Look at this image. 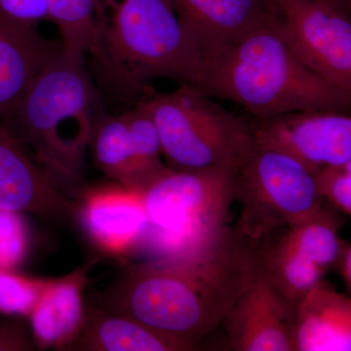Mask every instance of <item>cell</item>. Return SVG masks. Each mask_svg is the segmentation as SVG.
I'll use <instances>...</instances> for the list:
<instances>
[{"instance_id": "1", "label": "cell", "mask_w": 351, "mask_h": 351, "mask_svg": "<svg viewBox=\"0 0 351 351\" xmlns=\"http://www.w3.org/2000/svg\"><path fill=\"white\" fill-rule=\"evenodd\" d=\"M257 248L235 228L159 260L129 265L94 306L127 316L191 350L216 331L258 276Z\"/></svg>"}, {"instance_id": "2", "label": "cell", "mask_w": 351, "mask_h": 351, "mask_svg": "<svg viewBox=\"0 0 351 351\" xmlns=\"http://www.w3.org/2000/svg\"><path fill=\"white\" fill-rule=\"evenodd\" d=\"M85 53L64 47L41 69L17 107L1 120L66 197L87 191L85 160L101 95Z\"/></svg>"}, {"instance_id": "3", "label": "cell", "mask_w": 351, "mask_h": 351, "mask_svg": "<svg viewBox=\"0 0 351 351\" xmlns=\"http://www.w3.org/2000/svg\"><path fill=\"white\" fill-rule=\"evenodd\" d=\"M193 87L241 106L256 119L306 110L348 112L351 104V91L328 82L295 57L278 15L205 66Z\"/></svg>"}, {"instance_id": "4", "label": "cell", "mask_w": 351, "mask_h": 351, "mask_svg": "<svg viewBox=\"0 0 351 351\" xmlns=\"http://www.w3.org/2000/svg\"><path fill=\"white\" fill-rule=\"evenodd\" d=\"M99 20L94 55L99 82L130 99L156 78L195 86L204 63L189 43L171 0H112Z\"/></svg>"}, {"instance_id": "5", "label": "cell", "mask_w": 351, "mask_h": 351, "mask_svg": "<svg viewBox=\"0 0 351 351\" xmlns=\"http://www.w3.org/2000/svg\"><path fill=\"white\" fill-rule=\"evenodd\" d=\"M170 169H237L255 147L243 119L189 84L145 99Z\"/></svg>"}, {"instance_id": "6", "label": "cell", "mask_w": 351, "mask_h": 351, "mask_svg": "<svg viewBox=\"0 0 351 351\" xmlns=\"http://www.w3.org/2000/svg\"><path fill=\"white\" fill-rule=\"evenodd\" d=\"M234 193L242 206L235 228L257 249L330 208L313 173L287 154L257 145L234 169Z\"/></svg>"}, {"instance_id": "7", "label": "cell", "mask_w": 351, "mask_h": 351, "mask_svg": "<svg viewBox=\"0 0 351 351\" xmlns=\"http://www.w3.org/2000/svg\"><path fill=\"white\" fill-rule=\"evenodd\" d=\"M154 241L167 255L191 250L226 226L234 169H169L142 195Z\"/></svg>"}, {"instance_id": "8", "label": "cell", "mask_w": 351, "mask_h": 351, "mask_svg": "<svg viewBox=\"0 0 351 351\" xmlns=\"http://www.w3.org/2000/svg\"><path fill=\"white\" fill-rule=\"evenodd\" d=\"M295 57L328 82L351 91L350 11L319 0H271Z\"/></svg>"}, {"instance_id": "9", "label": "cell", "mask_w": 351, "mask_h": 351, "mask_svg": "<svg viewBox=\"0 0 351 351\" xmlns=\"http://www.w3.org/2000/svg\"><path fill=\"white\" fill-rule=\"evenodd\" d=\"M250 129L256 145L287 154L313 175L327 166L351 163V117L348 112L283 113L257 119Z\"/></svg>"}, {"instance_id": "10", "label": "cell", "mask_w": 351, "mask_h": 351, "mask_svg": "<svg viewBox=\"0 0 351 351\" xmlns=\"http://www.w3.org/2000/svg\"><path fill=\"white\" fill-rule=\"evenodd\" d=\"M186 38L205 66L218 59L277 11L271 0H171Z\"/></svg>"}, {"instance_id": "11", "label": "cell", "mask_w": 351, "mask_h": 351, "mask_svg": "<svg viewBox=\"0 0 351 351\" xmlns=\"http://www.w3.org/2000/svg\"><path fill=\"white\" fill-rule=\"evenodd\" d=\"M295 304L258 272L221 323L228 350L295 351Z\"/></svg>"}, {"instance_id": "12", "label": "cell", "mask_w": 351, "mask_h": 351, "mask_svg": "<svg viewBox=\"0 0 351 351\" xmlns=\"http://www.w3.org/2000/svg\"><path fill=\"white\" fill-rule=\"evenodd\" d=\"M75 207L0 120V208L60 219L75 215Z\"/></svg>"}, {"instance_id": "13", "label": "cell", "mask_w": 351, "mask_h": 351, "mask_svg": "<svg viewBox=\"0 0 351 351\" xmlns=\"http://www.w3.org/2000/svg\"><path fill=\"white\" fill-rule=\"evenodd\" d=\"M63 48L0 11V120L13 112L41 69Z\"/></svg>"}, {"instance_id": "14", "label": "cell", "mask_w": 351, "mask_h": 351, "mask_svg": "<svg viewBox=\"0 0 351 351\" xmlns=\"http://www.w3.org/2000/svg\"><path fill=\"white\" fill-rule=\"evenodd\" d=\"M82 218L95 243L113 255L125 254L149 232L142 195L119 189L85 191Z\"/></svg>"}, {"instance_id": "15", "label": "cell", "mask_w": 351, "mask_h": 351, "mask_svg": "<svg viewBox=\"0 0 351 351\" xmlns=\"http://www.w3.org/2000/svg\"><path fill=\"white\" fill-rule=\"evenodd\" d=\"M88 267L62 278L48 279L38 304L29 314V326L38 350H64L71 345L84 318L83 289Z\"/></svg>"}, {"instance_id": "16", "label": "cell", "mask_w": 351, "mask_h": 351, "mask_svg": "<svg viewBox=\"0 0 351 351\" xmlns=\"http://www.w3.org/2000/svg\"><path fill=\"white\" fill-rule=\"evenodd\" d=\"M295 351L351 350V301L324 281L295 306Z\"/></svg>"}, {"instance_id": "17", "label": "cell", "mask_w": 351, "mask_h": 351, "mask_svg": "<svg viewBox=\"0 0 351 351\" xmlns=\"http://www.w3.org/2000/svg\"><path fill=\"white\" fill-rule=\"evenodd\" d=\"M186 351V343L138 321L96 306L85 308L82 328L64 351Z\"/></svg>"}, {"instance_id": "18", "label": "cell", "mask_w": 351, "mask_h": 351, "mask_svg": "<svg viewBox=\"0 0 351 351\" xmlns=\"http://www.w3.org/2000/svg\"><path fill=\"white\" fill-rule=\"evenodd\" d=\"M261 276L297 306L326 270L274 239L257 249Z\"/></svg>"}, {"instance_id": "19", "label": "cell", "mask_w": 351, "mask_h": 351, "mask_svg": "<svg viewBox=\"0 0 351 351\" xmlns=\"http://www.w3.org/2000/svg\"><path fill=\"white\" fill-rule=\"evenodd\" d=\"M89 149L95 166L101 173L136 193L130 136L124 113L110 115L104 108L97 113Z\"/></svg>"}, {"instance_id": "20", "label": "cell", "mask_w": 351, "mask_h": 351, "mask_svg": "<svg viewBox=\"0 0 351 351\" xmlns=\"http://www.w3.org/2000/svg\"><path fill=\"white\" fill-rule=\"evenodd\" d=\"M124 117L130 136L135 191L143 195L170 168L161 160L160 138L145 99Z\"/></svg>"}, {"instance_id": "21", "label": "cell", "mask_w": 351, "mask_h": 351, "mask_svg": "<svg viewBox=\"0 0 351 351\" xmlns=\"http://www.w3.org/2000/svg\"><path fill=\"white\" fill-rule=\"evenodd\" d=\"M50 21L61 34L64 47L92 57L99 46V20L105 13L104 0H47Z\"/></svg>"}, {"instance_id": "22", "label": "cell", "mask_w": 351, "mask_h": 351, "mask_svg": "<svg viewBox=\"0 0 351 351\" xmlns=\"http://www.w3.org/2000/svg\"><path fill=\"white\" fill-rule=\"evenodd\" d=\"M47 283L16 270L0 269V315L29 317Z\"/></svg>"}, {"instance_id": "23", "label": "cell", "mask_w": 351, "mask_h": 351, "mask_svg": "<svg viewBox=\"0 0 351 351\" xmlns=\"http://www.w3.org/2000/svg\"><path fill=\"white\" fill-rule=\"evenodd\" d=\"M23 215L0 208V269H17L29 254L31 232Z\"/></svg>"}, {"instance_id": "24", "label": "cell", "mask_w": 351, "mask_h": 351, "mask_svg": "<svg viewBox=\"0 0 351 351\" xmlns=\"http://www.w3.org/2000/svg\"><path fill=\"white\" fill-rule=\"evenodd\" d=\"M313 176L323 201L336 211L350 216L351 163L327 166Z\"/></svg>"}, {"instance_id": "25", "label": "cell", "mask_w": 351, "mask_h": 351, "mask_svg": "<svg viewBox=\"0 0 351 351\" xmlns=\"http://www.w3.org/2000/svg\"><path fill=\"white\" fill-rule=\"evenodd\" d=\"M0 11L10 19L32 27L50 21L47 0H0Z\"/></svg>"}, {"instance_id": "26", "label": "cell", "mask_w": 351, "mask_h": 351, "mask_svg": "<svg viewBox=\"0 0 351 351\" xmlns=\"http://www.w3.org/2000/svg\"><path fill=\"white\" fill-rule=\"evenodd\" d=\"M36 346L32 332L16 317L0 318V351H32Z\"/></svg>"}, {"instance_id": "27", "label": "cell", "mask_w": 351, "mask_h": 351, "mask_svg": "<svg viewBox=\"0 0 351 351\" xmlns=\"http://www.w3.org/2000/svg\"><path fill=\"white\" fill-rule=\"evenodd\" d=\"M335 267L339 269V274L343 277L346 288L350 292L351 288V247L350 244H345L341 255Z\"/></svg>"}, {"instance_id": "28", "label": "cell", "mask_w": 351, "mask_h": 351, "mask_svg": "<svg viewBox=\"0 0 351 351\" xmlns=\"http://www.w3.org/2000/svg\"><path fill=\"white\" fill-rule=\"evenodd\" d=\"M319 1L327 2L334 5L341 7L346 11L351 12V0H319Z\"/></svg>"}, {"instance_id": "29", "label": "cell", "mask_w": 351, "mask_h": 351, "mask_svg": "<svg viewBox=\"0 0 351 351\" xmlns=\"http://www.w3.org/2000/svg\"><path fill=\"white\" fill-rule=\"evenodd\" d=\"M112 1V0H104V3H105V5H107L108 2Z\"/></svg>"}, {"instance_id": "30", "label": "cell", "mask_w": 351, "mask_h": 351, "mask_svg": "<svg viewBox=\"0 0 351 351\" xmlns=\"http://www.w3.org/2000/svg\"><path fill=\"white\" fill-rule=\"evenodd\" d=\"M0 318H1V315H0Z\"/></svg>"}]
</instances>
